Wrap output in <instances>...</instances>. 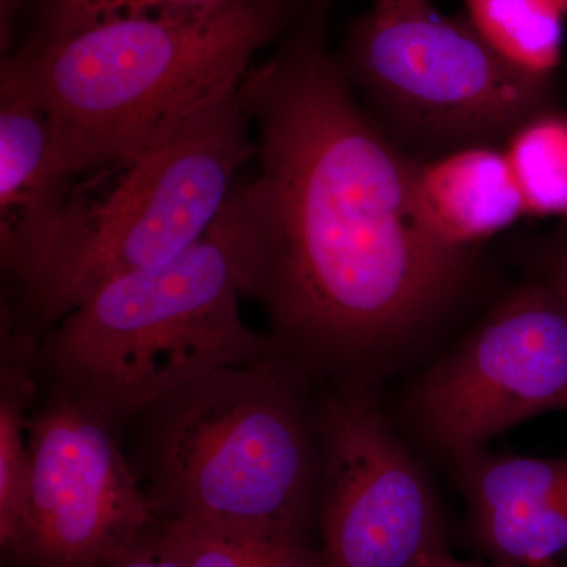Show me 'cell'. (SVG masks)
Returning a JSON list of instances; mask_svg holds the SVG:
<instances>
[{
  "label": "cell",
  "mask_w": 567,
  "mask_h": 567,
  "mask_svg": "<svg viewBox=\"0 0 567 567\" xmlns=\"http://www.w3.org/2000/svg\"><path fill=\"white\" fill-rule=\"evenodd\" d=\"M333 0H305L240 95L259 171L213 226L241 297L315 372L361 377L415 341L464 289L470 249L443 244L416 200L420 159L374 121L328 47Z\"/></svg>",
  "instance_id": "cell-1"
},
{
  "label": "cell",
  "mask_w": 567,
  "mask_h": 567,
  "mask_svg": "<svg viewBox=\"0 0 567 567\" xmlns=\"http://www.w3.org/2000/svg\"><path fill=\"white\" fill-rule=\"evenodd\" d=\"M312 372L284 349L216 369L130 421L126 456L158 524L312 540L320 446Z\"/></svg>",
  "instance_id": "cell-2"
},
{
  "label": "cell",
  "mask_w": 567,
  "mask_h": 567,
  "mask_svg": "<svg viewBox=\"0 0 567 567\" xmlns=\"http://www.w3.org/2000/svg\"><path fill=\"white\" fill-rule=\"evenodd\" d=\"M305 0H244L182 17L96 25L22 41L2 65L50 117L73 177L151 151L237 92L252 59L281 39Z\"/></svg>",
  "instance_id": "cell-3"
},
{
  "label": "cell",
  "mask_w": 567,
  "mask_h": 567,
  "mask_svg": "<svg viewBox=\"0 0 567 567\" xmlns=\"http://www.w3.org/2000/svg\"><path fill=\"white\" fill-rule=\"evenodd\" d=\"M256 155L237 91L151 151L78 174L58 221L2 305L41 338L106 284L177 259L210 233L235 178Z\"/></svg>",
  "instance_id": "cell-4"
},
{
  "label": "cell",
  "mask_w": 567,
  "mask_h": 567,
  "mask_svg": "<svg viewBox=\"0 0 567 567\" xmlns=\"http://www.w3.org/2000/svg\"><path fill=\"white\" fill-rule=\"evenodd\" d=\"M240 298L233 252L213 226L177 259L106 284L41 336V380L123 431L208 372L287 349L244 322Z\"/></svg>",
  "instance_id": "cell-5"
},
{
  "label": "cell",
  "mask_w": 567,
  "mask_h": 567,
  "mask_svg": "<svg viewBox=\"0 0 567 567\" xmlns=\"http://www.w3.org/2000/svg\"><path fill=\"white\" fill-rule=\"evenodd\" d=\"M339 61L369 114L420 162L509 140L543 112L548 82L434 7H372L350 24Z\"/></svg>",
  "instance_id": "cell-6"
},
{
  "label": "cell",
  "mask_w": 567,
  "mask_h": 567,
  "mask_svg": "<svg viewBox=\"0 0 567 567\" xmlns=\"http://www.w3.org/2000/svg\"><path fill=\"white\" fill-rule=\"evenodd\" d=\"M320 567H431L450 559L431 484L368 379L317 401Z\"/></svg>",
  "instance_id": "cell-7"
},
{
  "label": "cell",
  "mask_w": 567,
  "mask_h": 567,
  "mask_svg": "<svg viewBox=\"0 0 567 567\" xmlns=\"http://www.w3.org/2000/svg\"><path fill=\"white\" fill-rule=\"evenodd\" d=\"M406 405L451 462L524 421L567 412L566 305L540 278L518 287L416 380Z\"/></svg>",
  "instance_id": "cell-8"
},
{
  "label": "cell",
  "mask_w": 567,
  "mask_h": 567,
  "mask_svg": "<svg viewBox=\"0 0 567 567\" xmlns=\"http://www.w3.org/2000/svg\"><path fill=\"white\" fill-rule=\"evenodd\" d=\"M121 435L91 405L43 383L28 420V567H107L156 524Z\"/></svg>",
  "instance_id": "cell-9"
},
{
  "label": "cell",
  "mask_w": 567,
  "mask_h": 567,
  "mask_svg": "<svg viewBox=\"0 0 567 567\" xmlns=\"http://www.w3.org/2000/svg\"><path fill=\"white\" fill-rule=\"evenodd\" d=\"M74 177L63 169L47 111L0 70V262L17 286L62 213Z\"/></svg>",
  "instance_id": "cell-10"
},
{
  "label": "cell",
  "mask_w": 567,
  "mask_h": 567,
  "mask_svg": "<svg viewBox=\"0 0 567 567\" xmlns=\"http://www.w3.org/2000/svg\"><path fill=\"white\" fill-rule=\"evenodd\" d=\"M416 200L429 229L443 244L461 249L494 237L525 215L505 152L492 145L421 162Z\"/></svg>",
  "instance_id": "cell-11"
},
{
  "label": "cell",
  "mask_w": 567,
  "mask_h": 567,
  "mask_svg": "<svg viewBox=\"0 0 567 567\" xmlns=\"http://www.w3.org/2000/svg\"><path fill=\"white\" fill-rule=\"evenodd\" d=\"M0 330V550L3 567H28L31 453L28 420L39 401L40 336L2 306Z\"/></svg>",
  "instance_id": "cell-12"
},
{
  "label": "cell",
  "mask_w": 567,
  "mask_h": 567,
  "mask_svg": "<svg viewBox=\"0 0 567 567\" xmlns=\"http://www.w3.org/2000/svg\"><path fill=\"white\" fill-rule=\"evenodd\" d=\"M481 546L496 567H551L567 555V464L551 470L527 498L472 514Z\"/></svg>",
  "instance_id": "cell-13"
},
{
  "label": "cell",
  "mask_w": 567,
  "mask_h": 567,
  "mask_svg": "<svg viewBox=\"0 0 567 567\" xmlns=\"http://www.w3.org/2000/svg\"><path fill=\"white\" fill-rule=\"evenodd\" d=\"M466 20L517 69L548 78L561 63L565 11L557 0H464Z\"/></svg>",
  "instance_id": "cell-14"
},
{
  "label": "cell",
  "mask_w": 567,
  "mask_h": 567,
  "mask_svg": "<svg viewBox=\"0 0 567 567\" xmlns=\"http://www.w3.org/2000/svg\"><path fill=\"white\" fill-rule=\"evenodd\" d=\"M185 567H320L312 540L204 524H159Z\"/></svg>",
  "instance_id": "cell-15"
},
{
  "label": "cell",
  "mask_w": 567,
  "mask_h": 567,
  "mask_svg": "<svg viewBox=\"0 0 567 567\" xmlns=\"http://www.w3.org/2000/svg\"><path fill=\"white\" fill-rule=\"evenodd\" d=\"M525 215L567 216V117L536 114L506 141Z\"/></svg>",
  "instance_id": "cell-16"
},
{
  "label": "cell",
  "mask_w": 567,
  "mask_h": 567,
  "mask_svg": "<svg viewBox=\"0 0 567 567\" xmlns=\"http://www.w3.org/2000/svg\"><path fill=\"white\" fill-rule=\"evenodd\" d=\"M244 0H25L31 32L24 41L59 40L111 22L205 13Z\"/></svg>",
  "instance_id": "cell-17"
},
{
  "label": "cell",
  "mask_w": 567,
  "mask_h": 567,
  "mask_svg": "<svg viewBox=\"0 0 567 567\" xmlns=\"http://www.w3.org/2000/svg\"><path fill=\"white\" fill-rule=\"evenodd\" d=\"M107 567H185L175 555L173 547L158 522L147 532L142 533L125 551Z\"/></svg>",
  "instance_id": "cell-18"
},
{
  "label": "cell",
  "mask_w": 567,
  "mask_h": 567,
  "mask_svg": "<svg viewBox=\"0 0 567 567\" xmlns=\"http://www.w3.org/2000/svg\"><path fill=\"white\" fill-rule=\"evenodd\" d=\"M539 278L561 298L567 308V235L547 249Z\"/></svg>",
  "instance_id": "cell-19"
},
{
  "label": "cell",
  "mask_w": 567,
  "mask_h": 567,
  "mask_svg": "<svg viewBox=\"0 0 567 567\" xmlns=\"http://www.w3.org/2000/svg\"><path fill=\"white\" fill-rule=\"evenodd\" d=\"M25 0H0V48L2 58L17 47V29Z\"/></svg>",
  "instance_id": "cell-20"
},
{
  "label": "cell",
  "mask_w": 567,
  "mask_h": 567,
  "mask_svg": "<svg viewBox=\"0 0 567 567\" xmlns=\"http://www.w3.org/2000/svg\"><path fill=\"white\" fill-rule=\"evenodd\" d=\"M374 6L394 10H424L431 9V0H374Z\"/></svg>",
  "instance_id": "cell-21"
},
{
  "label": "cell",
  "mask_w": 567,
  "mask_h": 567,
  "mask_svg": "<svg viewBox=\"0 0 567 567\" xmlns=\"http://www.w3.org/2000/svg\"><path fill=\"white\" fill-rule=\"evenodd\" d=\"M431 567H476V566H470L465 565V563L457 561V559H454L451 557L447 559V561L442 563V565L431 566Z\"/></svg>",
  "instance_id": "cell-22"
},
{
  "label": "cell",
  "mask_w": 567,
  "mask_h": 567,
  "mask_svg": "<svg viewBox=\"0 0 567 567\" xmlns=\"http://www.w3.org/2000/svg\"><path fill=\"white\" fill-rule=\"evenodd\" d=\"M557 3L561 7V10L565 11V14H567V0H557Z\"/></svg>",
  "instance_id": "cell-23"
}]
</instances>
